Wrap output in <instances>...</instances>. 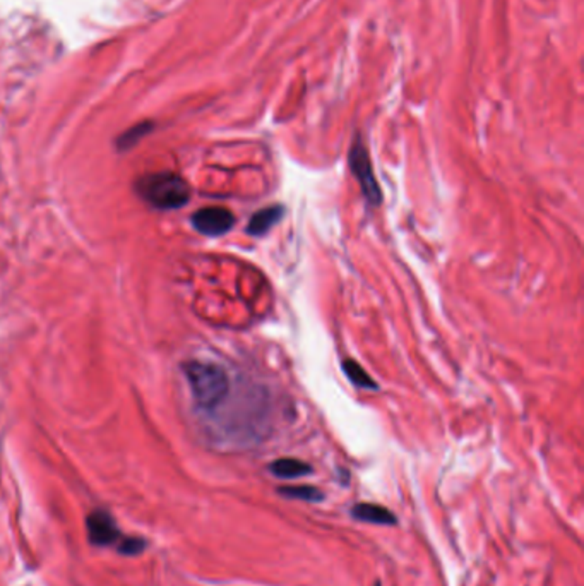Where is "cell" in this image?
<instances>
[{"label":"cell","instance_id":"obj_10","mask_svg":"<svg viewBox=\"0 0 584 586\" xmlns=\"http://www.w3.org/2000/svg\"><path fill=\"white\" fill-rule=\"evenodd\" d=\"M278 492L283 498L297 499V500H305V502H320L324 499V494L319 491L318 487H312V485L280 487Z\"/></svg>","mask_w":584,"mask_h":586},{"label":"cell","instance_id":"obj_11","mask_svg":"<svg viewBox=\"0 0 584 586\" xmlns=\"http://www.w3.org/2000/svg\"><path fill=\"white\" fill-rule=\"evenodd\" d=\"M142 549H144V542H142L141 538H134V536H127L119 545V552L125 554V555L139 554Z\"/></svg>","mask_w":584,"mask_h":586},{"label":"cell","instance_id":"obj_5","mask_svg":"<svg viewBox=\"0 0 584 586\" xmlns=\"http://www.w3.org/2000/svg\"><path fill=\"white\" fill-rule=\"evenodd\" d=\"M193 225L206 237H221L233 229L235 216L225 208H202L193 216Z\"/></svg>","mask_w":584,"mask_h":586},{"label":"cell","instance_id":"obj_9","mask_svg":"<svg viewBox=\"0 0 584 586\" xmlns=\"http://www.w3.org/2000/svg\"><path fill=\"white\" fill-rule=\"evenodd\" d=\"M343 371L348 375V379L354 383L355 386H358L362 390H377V383L355 360H345L343 362Z\"/></svg>","mask_w":584,"mask_h":586},{"label":"cell","instance_id":"obj_4","mask_svg":"<svg viewBox=\"0 0 584 586\" xmlns=\"http://www.w3.org/2000/svg\"><path fill=\"white\" fill-rule=\"evenodd\" d=\"M86 532L89 542L96 547H110L115 544L121 545L124 540L113 516L105 509H96L86 518Z\"/></svg>","mask_w":584,"mask_h":586},{"label":"cell","instance_id":"obj_2","mask_svg":"<svg viewBox=\"0 0 584 586\" xmlns=\"http://www.w3.org/2000/svg\"><path fill=\"white\" fill-rule=\"evenodd\" d=\"M139 194L146 203L161 212L178 210L191 199V187L177 174L161 172L142 178L138 184Z\"/></svg>","mask_w":584,"mask_h":586},{"label":"cell","instance_id":"obj_7","mask_svg":"<svg viewBox=\"0 0 584 586\" xmlns=\"http://www.w3.org/2000/svg\"><path fill=\"white\" fill-rule=\"evenodd\" d=\"M283 206H269L254 214L248 221L247 231L252 237H263L271 230L283 216Z\"/></svg>","mask_w":584,"mask_h":586},{"label":"cell","instance_id":"obj_1","mask_svg":"<svg viewBox=\"0 0 584 586\" xmlns=\"http://www.w3.org/2000/svg\"><path fill=\"white\" fill-rule=\"evenodd\" d=\"M195 403L206 411L218 409L230 392V379L223 367L211 362H189L184 367Z\"/></svg>","mask_w":584,"mask_h":586},{"label":"cell","instance_id":"obj_6","mask_svg":"<svg viewBox=\"0 0 584 586\" xmlns=\"http://www.w3.org/2000/svg\"><path fill=\"white\" fill-rule=\"evenodd\" d=\"M352 516L356 521L372 523V525H382V527H392L396 525V516L391 513L388 508L371 504V502H360L352 509Z\"/></svg>","mask_w":584,"mask_h":586},{"label":"cell","instance_id":"obj_3","mask_svg":"<svg viewBox=\"0 0 584 586\" xmlns=\"http://www.w3.org/2000/svg\"><path fill=\"white\" fill-rule=\"evenodd\" d=\"M350 168L355 177L358 180L362 193L365 195L367 203L372 206H377L381 203V189L377 185V180L372 170L371 158L367 153V148L362 144L360 140L355 141L350 149Z\"/></svg>","mask_w":584,"mask_h":586},{"label":"cell","instance_id":"obj_8","mask_svg":"<svg viewBox=\"0 0 584 586\" xmlns=\"http://www.w3.org/2000/svg\"><path fill=\"white\" fill-rule=\"evenodd\" d=\"M271 473L278 479H301L309 473H312V466L309 463L295 460V458H282L271 463L269 466Z\"/></svg>","mask_w":584,"mask_h":586}]
</instances>
